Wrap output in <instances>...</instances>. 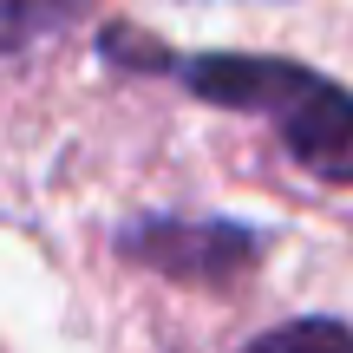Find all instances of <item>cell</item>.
Returning a JSON list of instances; mask_svg holds the SVG:
<instances>
[{
    "label": "cell",
    "instance_id": "2",
    "mask_svg": "<svg viewBox=\"0 0 353 353\" xmlns=\"http://www.w3.org/2000/svg\"><path fill=\"white\" fill-rule=\"evenodd\" d=\"M268 249L262 229L229 223V216H131L118 229V255L138 268H157L170 281H203V288H223L236 281L255 255Z\"/></svg>",
    "mask_w": 353,
    "mask_h": 353
},
{
    "label": "cell",
    "instance_id": "1",
    "mask_svg": "<svg viewBox=\"0 0 353 353\" xmlns=\"http://www.w3.org/2000/svg\"><path fill=\"white\" fill-rule=\"evenodd\" d=\"M170 72L183 79V92L223 112L268 118L281 151L307 176L353 183V92L341 79L301 59H275V52H176Z\"/></svg>",
    "mask_w": 353,
    "mask_h": 353
},
{
    "label": "cell",
    "instance_id": "3",
    "mask_svg": "<svg viewBox=\"0 0 353 353\" xmlns=\"http://www.w3.org/2000/svg\"><path fill=\"white\" fill-rule=\"evenodd\" d=\"M242 353H353V327L334 321V314H301V321L268 327L262 341H249Z\"/></svg>",
    "mask_w": 353,
    "mask_h": 353
}]
</instances>
